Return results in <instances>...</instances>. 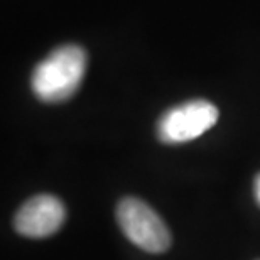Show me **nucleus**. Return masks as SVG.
Here are the masks:
<instances>
[{
	"instance_id": "obj_3",
	"label": "nucleus",
	"mask_w": 260,
	"mask_h": 260,
	"mask_svg": "<svg viewBox=\"0 0 260 260\" xmlns=\"http://www.w3.org/2000/svg\"><path fill=\"white\" fill-rule=\"evenodd\" d=\"M218 120V108L206 100H191L171 108L157 122V137L166 144L198 139Z\"/></svg>"
},
{
	"instance_id": "obj_2",
	"label": "nucleus",
	"mask_w": 260,
	"mask_h": 260,
	"mask_svg": "<svg viewBox=\"0 0 260 260\" xmlns=\"http://www.w3.org/2000/svg\"><path fill=\"white\" fill-rule=\"evenodd\" d=\"M117 223L134 245L149 253H162L171 247V232L157 213L137 198H123L117 206Z\"/></svg>"
},
{
	"instance_id": "obj_4",
	"label": "nucleus",
	"mask_w": 260,
	"mask_h": 260,
	"mask_svg": "<svg viewBox=\"0 0 260 260\" xmlns=\"http://www.w3.org/2000/svg\"><path fill=\"white\" fill-rule=\"evenodd\" d=\"M66 220V208L59 198L38 194L25 201L15 213L14 226L17 233L29 238L54 235Z\"/></svg>"
},
{
	"instance_id": "obj_1",
	"label": "nucleus",
	"mask_w": 260,
	"mask_h": 260,
	"mask_svg": "<svg viewBox=\"0 0 260 260\" xmlns=\"http://www.w3.org/2000/svg\"><path fill=\"white\" fill-rule=\"evenodd\" d=\"M86 71V53L76 44L61 46L36 66L32 73L34 95L41 102L59 103L80 88Z\"/></svg>"
},
{
	"instance_id": "obj_5",
	"label": "nucleus",
	"mask_w": 260,
	"mask_h": 260,
	"mask_svg": "<svg viewBox=\"0 0 260 260\" xmlns=\"http://www.w3.org/2000/svg\"><path fill=\"white\" fill-rule=\"evenodd\" d=\"M253 196H255V201L260 206V173L257 174L255 181H253Z\"/></svg>"
}]
</instances>
